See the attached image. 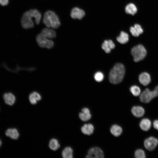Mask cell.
<instances>
[{
  "label": "cell",
  "mask_w": 158,
  "mask_h": 158,
  "mask_svg": "<svg viewBox=\"0 0 158 158\" xmlns=\"http://www.w3.org/2000/svg\"><path fill=\"white\" fill-rule=\"evenodd\" d=\"M35 18V22L39 24L41 18V13L36 9H31L26 11L23 14L21 19V24L23 28L25 29L32 28L34 26V23L32 20Z\"/></svg>",
  "instance_id": "6da1fadb"
},
{
  "label": "cell",
  "mask_w": 158,
  "mask_h": 158,
  "mask_svg": "<svg viewBox=\"0 0 158 158\" xmlns=\"http://www.w3.org/2000/svg\"><path fill=\"white\" fill-rule=\"evenodd\" d=\"M125 73L124 66L120 63L116 64L110 71L109 75L110 82L112 83L116 84L122 80Z\"/></svg>",
  "instance_id": "7a4b0ae2"
},
{
  "label": "cell",
  "mask_w": 158,
  "mask_h": 158,
  "mask_svg": "<svg viewBox=\"0 0 158 158\" xmlns=\"http://www.w3.org/2000/svg\"><path fill=\"white\" fill-rule=\"evenodd\" d=\"M43 23L47 28L54 29L58 28L61 24L57 15L51 11H48L44 13Z\"/></svg>",
  "instance_id": "3957f363"
},
{
  "label": "cell",
  "mask_w": 158,
  "mask_h": 158,
  "mask_svg": "<svg viewBox=\"0 0 158 158\" xmlns=\"http://www.w3.org/2000/svg\"><path fill=\"white\" fill-rule=\"evenodd\" d=\"M147 51L142 44H139L133 47L131 50V54L135 62L142 60L146 56Z\"/></svg>",
  "instance_id": "277c9868"
},
{
  "label": "cell",
  "mask_w": 158,
  "mask_h": 158,
  "mask_svg": "<svg viewBox=\"0 0 158 158\" xmlns=\"http://www.w3.org/2000/svg\"><path fill=\"white\" fill-rule=\"evenodd\" d=\"M158 96V85L153 91L146 88L140 95V101L144 103H148L153 99Z\"/></svg>",
  "instance_id": "5b68a950"
},
{
  "label": "cell",
  "mask_w": 158,
  "mask_h": 158,
  "mask_svg": "<svg viewBox=\"0 0 158 158\" xmlns=\"http://www.w3.org/2000/svg\"><path fill=\"white\" fill-rule=\"evenodd\" d=\"M36 40L38 45L41 48L50 49L53 48L54 45L53 41L47 38L41 33L37 36Z\"/></svg>",
  "instance_id": "8992f818"
},
{
  "label": "cell",
  "mask_w": 158,
  "mask_h": 158,
  "mask_svg": "<svg viewBox=\"0 0 158 158\" xmlns=\"http://www.w3.org/2000/svg\"><path fill=\"white\" fill-rule=\"evenodd\" d=\"M158 145V140L154 137H150L145 140L144 145L145 148L148 150H154Z\"/></svg>",
  "instance_id": "52a82bcc"
},
{
  "label": "cell",
  "mask_w": 158,
  "mask_h": 158,
  "mask_svg": "<svg viewBox=\"0 0 158 158\" xmlns=\"http://www.w3.org/2000/svg\"><path fill=\"white\" fill-rule=\"evenodd\" d=\"M86 157L103 158L104 157V153L102 150L98 147H92L88 150Z\"/></svg>",
  "instance_id": "ba28073f"
},
{
  "label": "cell",
  "mask_w": 158,
  "mask_h": 158,
  "mask_svg": "<svg viewBox=\"0 0 158 158\" xmlns=\"http://www.w3.org/2000/svg\"><path fill=\"white\" fill-rule=\"evenodd\" d=\"M85 15L84 11L78 7L73 8L71 11V16L73 19H81Z\"/></svg>",
  "instance_id": "9c48e42d"
},
{
  "label": "cell",
  "mask_w": 158,
  "mask_h": 158,
  "mask_svg": "<svg viewBox=\"0 0 158 158\" xmlns=\"http://www.w3.org/2000/svg\"><path fill=\"white\" fill-rule=\"evenodd\" d=\"M140 83L143 86L148 85L150 83L151 78L150 74L144 72L141 73L139 77Z\"/></svg>",
  "instance_id": "30bf717a"
},
{
  "label": "cell",
  "mask_w": 158,
  "mask_h": 158,
  "mask_svg": "<svg viewBox=\"0 0 158 158\" xmlns=\"http://www.w3.org/2000/svg\"><path fill=\"white\" fill-rule=\"evenodd\" d=\"M79 117L82 121H86L89 120L91 118V115L89 109L85 107L81 110V112L79 114Z\"/></svg>",
  "instance_id": "8fae6325"
},
{
  "label": "cell",
  "mask_w": 158,
  "mask_h": 158,
  "mask_svg": "<svg viewBox=\"0 0 158 158\" xmlns=\"http://www.w3.org/2000/svg\"><path fill=\"white\" fill-rule=\"evenodd\" d=\"M131 111L135 116L138 118L142 117L145 113V110L143 108L138 106L133 107L131 109Z\"/></svg>",
  "instance_id": "7c38bea8"
},
{
  "label": "cell",
  "mask_w": 158,
  "mask_h": 158,
  "mask_svg": "<svg viewBox=\"0 0 158 158\" xmlns=\"http://www.w3.org/2000/svg\"><path fill=\"white\" fill-rule=\"evenodd\" d=\"M3 98L6 104L10 106L13 105L16 101L15 95L11 92L6 93L3 95Z\"/></svg>",
  "instance_id": "4fadbf2b"
},
{
  "label": "cell",
  "mask_w": 158,
  "mask_h": 158,
  "mask_svg": "<svg viewBox=\"0 0 158 158\" xmlns=\"http://www.w3.org/2000/svg\"><path fill=\"white\" fill-rule=\"evenodd\" d=\"M102 47L106 53H109L115 48V45L111 40H105L102 43Z\"/></svg>",
  "instance_id": "5bb4252c"
},
{
  "label": "cell",
  "mask_w": 158,
  "mask_h": 158,
  "mask_svg": "<svg viewBox=\"0 0 158 158\" xmlns=\"http://www.w3.org/2000/svg\"><path fill=\"white\" fill-rule=\"evenodd\" d=\"M41 33L48 39L53 38L56 36L55 31L54 30L48 28L43 29L42 30Z\"/></svg>",
  "instance_id": "9a60e30c"
},
{
  "label": "cell",
  "mask_w": 158,
  "mask_h": 158,
  "mask_svg": "<svg viewBox=\"0 0 158 158\" xmlns=\"http://www.w3.org/2000/svg\"><path fill=\"white\" fill-rule=\"evenodd\" d=\"M6 135L14 140L17 139L19 137L18 130L15 128H10L7 129L5 132Z\"/></svg>",
  "instance_id": "2e32d148"
},
{
  "label": "cell",
  "mask_w": 158,
  "mask_h": 158,
  "mask_svg": "<svg viewBox=\"0 0 158 158\" xmlns=\"http://www.w3.org/2000/svg\"><path fill=\"white\" fill-rule=\"evenodd\" d=\"M94 130V127L91 123L84 124L81 128V131L84 134L90 135L92 134Z\"/></svg>",
  "instance_id": "e0dca14e"
},
{
  "label": "cell",
  "mask_w": 158,
  "mask_h": 158,
  "mask_svg": "<svg viewBox=\"0 0 158 158\" xmlns=\"http://www.w3.org/2000/svg\"><path fill=\"white\" fill-rule=\"evenodd\" d=\"M151 126L150 121L147 118L142 119L140 121L139 126L141 129L144 131H147L150 129Z\"/></svg>",
  "instance_id": "ac0fdd59"
},
{
  "label": "cell",
  "mask_w": 158,
  "mask_h": 158,
  "mask_svg": "<svg viewBox=\"0 0 158 158\" xmlns=\"http://www.w3.org/2000/svg\"><path fill=\"white\" fill-rule=\"evenodd\" d=\"M41 99L40 94L36 92H33L29 96V99L30 103L33 104H36L38 101Z\"/></svg>",
  "instance_id": "d6986e66"
},
{
  "label": "cell",
  "mask_w": 158,
  "mask_h": 158,
  "mask_svg": "<svg viewBox=\"0 0 158 158\" xmlns=\"http://www.w3.org/2000/svg\"><path fill=\"white\" fill-rule=\"evenodd\" d=\"M111 133L115 137L120 136L122 132V128L119 126L114 124L112 125L110 129Z\"/></svg>",
  "instance_id": "ffe728a7"
},
{
  "label": "cell",
  "mask_w": 158,
  "mask_h": 158,
  "mask_svg": "<svg viewBox=\"0 0 158 158\" xmlns=\"http://www.w3.org/2000/svg\"><path fill=\"white\" fill-rule=\"evenodd\" d=\"M116 40L121 44H126L128 41L129 35L127 33L123 31H121L120 35L117 37Z\"/></svg>",
  "instance_id": "44dd1931"
},
{
  "label": "cell",
  "mask_w": 158,
  "mask_h": 158,
  "mask_svg": "<svg viewBox=\"0 0 158 158\" xmlns=\"http://www.w3.org/2000/svg\"><path fill=\"white\" fill-rule=\"evenodd\" d=\"M125 11L126 13L133 15L137 13V9L135 4L130 3L126 6Z\"/></svg>",
  "instance_id": "7402d4cb"
},
{
  "label": "cell",
  "mask_w": 158,
  "mask_h": 158,
  "mask_svg": "<svg viewBox=\"0 0 158 158\" xmlns=\"http://www.w3.org/2000/svg\"><path fill=\"white\" fill-rule=\"evenodd\" d=\"M62 155L64 158H72L73 157V150L70 147H65L63 150Z\"/></svg>",
  "instance_id": "603a6c76"
},
{
  "label": "cell",
  "mask_w": 158,
  "mask_h": 158,
  "mask_svg": "<svg viewBox=\"0 0 158 158\" xmlns=\"http://www.w3.org/2000/svg\"><path fill=\"white\" fill-rule=\"evenodd\" d=\"M60 145L58 140L55 138L51 139L49 143V147L51 150L55 151L58 149Z\"/></svg>",
  "instance_id": "cb8c5ba5"
},
{
  "label": "cell",
  "mask_w": 158,
  "mask_h": 158,
  "mask_svg": "<svg viewBox=\"0 0 158 158\" xmlns=\"http://www.w3.org/2000/svg\"><path fill=\"white\" fill-rule=\"evenodd\" d=\"M130 92L134 96H138L141 94V90L137 86H132L130 87Z\"/></svg>",
  "instance_id": "d4e9b609"
},
{
  "label": "cell",
  "mask_w": 158,
  "mask_h": 158,
  "mask_svg": "<svg viewBox=\"0 0 158 158\" xmlns=\"http://www.w3.org/2000/svg\"><path fill=\"white\" fill-rule=\"evenodd\" d=\"M135 157L136 158H145L146 157V155L143 150L138 149L135 152Z\"/></svg>",
  "instance_id": "484cf974"
},
{
  "label": "cell",
  "mask_w": 158,
  "mask_h": 158,
  "mask_svg": "<svg viewBox=\"0 0 158 158\" xmlns=\"http://www.w3.org/2000/svg\"><path fill=\"white\" fill-rule=\"evenodd\" d=\"M94 77L95 80L98 82L102 81L104 78L103 74L100 72H96L95 74Z\"/></svg>",
  "instance_id": "4316f807"
},
{
  "label": "cell",
  "mask_w": 158,
  "mask_h": 158,
  "mask_svg": "<svg viewBox=\"0 0 158 158\" xmlns=\"http://www.w3.org/2000/svg\"><path fill=\"white\" fill-rule=\"evenodd\" d=\"M130 31L132 35L135 37L139 36L140 34L138 32L134 27H131L130 28Z\"/></svg>",
  "instance_id": "83f0119b"
},
{
  "label": "cell",
  "mask_w": 158,
  "mask_h": 158,
  "mask_svg": "<svg viewBox=\"0 0 158 158\" xmlns=\"http://www.w3.org/2000/svg\"><path fill=\"white\" fill-rule=\"evenodd\" d=\"M134 27L140 35L143 32V29L140 25L138 24H135Z\"/></svg>",
  "instance_id": "f1b7e54d"
},
{
  "label": "cell",
  "mask_w": 158,
  "mask_h": 158,
  "mask_svg": "<svg viewBox=\"0 0 158 158\" xmlns=\"http://www.w3.org/2000/svg\"><path fill=\"white\" fill-rule=\"evenodd\" d=\"M8 2V0H0V4L3 6L7 5Z\"/></svg>",
  "instance_id": "f546056e"
},
{
  "label": "cell",
  "mask_w": 158,
  "mask_h": 158,
  "mask_svg": "<svg viewBox=\"0 0 158 158\" xmlns=\"http://www.w3.org/2000/svg\"><path fill=\"white\" fill-rule=\"evenodd\" d=\"M153 126L154 128L158 130V120H156L154 121Z\"/></svg>",
  "instance_id": "4dcf8cb0"
},
{
  "label": "cell",
  "mask_w": 158,
  "mask_h": 158,
  "mask_svg": "<svg viewBox=\"0 0 158 158\" xmlns=\"http://www.w3.org/2000/svg\"><path fill=\"white\" fill-rule=\"evenodd\" d=\"M1 145H2V142L0 139V148L1 147Z\"/></svg>",
  "instance_id": "1f68e13d"
}]
</instances>
